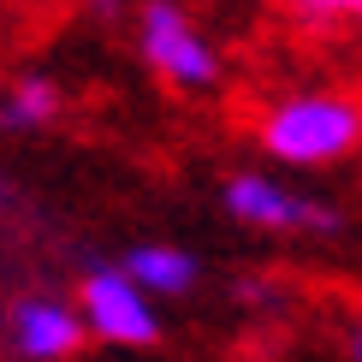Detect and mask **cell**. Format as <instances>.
<instances>
[{
	"mask_svg": "<svg viewBox=\"0 0 362 362\" xmlns=\"http://www.w3.org/2000/svg\"><path fill=\"white\" fill-rule=\"evenodd\" d=\"M226 214L244 220V226H262V232H321V238H333L339 226H344L339 208L309 202V196L285 190L279 178H267V173L226 178Z\"/></svg>",
	"mask_w": 362,
	"mask_h": 362,
	"instance_id": "277c9868",
	"label": "cell"
},
{
	"mask_svg": "<svg viewBox=\"0 0 362 362\" xmlns=\"http://www.w3.org/2000/svg\"><path fill=\"white\" fill-rule=\"evenodd\" d=\"M54 113H59V83L42 78V71H30V78H18L6 89L0 125H6V131H36V125H48Z\"/></svg>",
	"mask_w": 362,
	"mask_h": 362,
	"instance_id": "52a82bcc",
	"label": "cell"
},
{
	"mask_svg": "<svg viewBox=\"0 0 362 362\" xmlns=\"http://www.w3.org/2000/svg\"><path fill=\"white\" fill-rule=\"evenodd\" d=\"M78 321H83L89 339L125 344V351H143V344L160 339L155 303L125 279V267H89L83 274V285H78Z\"/></svg>",
	"mask_w": 362,
	"mask_h": 362,
	"instance_id": "3957f363",
	"label": "cell"
},
{
	"mask_svg": "<svg viewBox=\"0 0 362 362\" xmlns=\"http://www.w3.org/2000/svg\"><path fill=\"white\" fill-rule=\"evenodd\" d=\"M83 339L89 333H83L78 309L59 303V297H24V303L12 309V344H18V356H30V362H66Z\"/></svg>",
	"mask_w": 362,
	"mask_h": 362,
	"instance_id": "5b68a950",
	"label": "cell"
},
{
	"mask_svg": "<svg viewBox=\"0 0 362 362\" xmlns=\"http://www.w3.org/2000/svg\"><path fill=\"white\" fill-rule=\"evenodd\" d=\"M137 42H143V59L173 89H214L220 59H214V48L202 42V30L190 24V12L178 0H148L143 18H137Z\"/></svg>",
	"mask_w": 362,
	"mask_h": 362,
	"instance_id": "7a4b0ae2",
	"label": "cell"
},
{
	"mask_svg": "<svg viewBox=\"0 0 362 362\" xmlns=\"http://www.w3.org/2000/svg\"><path fill=\"white\" fill-rule=\"evenodd\" d=\"M291 6V18H303L315 30H333V24H356L362 0H285Z\"/></svg>",
	"mask_w": 362,
	"mask_h": 362,
	"instance_id": "ba28073f",
	"label": "cell"
},
{
	"mask_svg": "<svg viewBox=\"0 0 362 362\" xmlns=\"http://www.w3.org/2000/svg\"><path fill=\"white\" fill-rule=\"evenodd\" d=\"M0 196H6V190H0Z\"/></svg>",
	"mask_w": 362,
	"mask_h": 362,
	"instance_id": "30bf717a",
	"label": "cell"
},
{
	"mask_svg": "<svg viewBox=\"0 0 362 362\" xmlns=\"http://www.w3.org/2000/svg\"><path fill=\"white\" fill-rule=\"evenodd\" d=\"M119 267H125V279L137 285L143 297H155V291L160 297H185L196 285V255H185L178 244H137Z\"/></svg>",
	"mask_w": 362,
	"mask_h": 362,
	"instance_id": "8992f818",
	"label": "cell"
},
{
	"mask_svg": "<svg viewBox=\"0 0 362 362\" xmlns=\"http://www.w3.org/2000/svg\"><path fill=\"white\" fill-rule=\"evenodd\" d=\"M89 6H95V12H119V0H89Z\"/></svg>",
	"mask_w": 362,
	"mask_h": 362,
	"instance_id": "9c48e42d",
	"label": "cell"
},
{
	"mask_svg": "<svg viewBox=\"0 0 362 362\" xmlns=\"http://www.w3.org/2000/svg\"><path fill=\"white\" fill-rule=\"evenodd\" d=\"M362 137V113L351 95L333 89H309V95H285L279 107L262 113V148L285 167H333Z\"/></svg>",
	"mask_w": 362,
	"mask_h": 362,
	"instance_id": "6da1fadb",
	"label": "cell"
}]
</instances>
